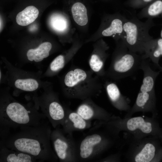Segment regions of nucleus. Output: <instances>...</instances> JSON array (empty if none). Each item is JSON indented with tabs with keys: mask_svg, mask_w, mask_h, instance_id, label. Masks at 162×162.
Instances as JSON below:
<instances>
[{
	"mask_svg": "<svg viewBox=\"0 0 162 162\" xmlns=\"http://www.w3.org/2000/svg\"><path fill=\"white\" fill-rule=\"evenodd\" d=\"M20 130L1 139L0 145L30 155L39 162H56L58 158L50 144L52 130L47 123L20 127Z\"/></svg>",
	"mask_w": 162,
	"mask_h": 162,
	"instance_id": "obj_1",
	"label": "nucleus"
},
{
	"mask_svg": "<svg viewBox=\"0 0 162 162\" xmlns=\"http://www.w3.org/2000/svg\"><path fill=\"white\" fill-rule=\"evenodd\" d=\"M8 86L0 91V129L25 126H37L45 123L46 118L40 112L34 104H23L15 99L9 92Z\"/></svg>",
	"mask_w": 162,
	"mask_h": 162,
	"instance_id": "obj_2",
	"label": "nucleus"
},
{
	"mask_svg": "<svg viewBox=\"0 0 162 162\" xmlns=\"http://www.w3.org/2000/svg\"><path fill=\"white\" fill-rule=\"evenodd\" d=\"M62 89L64 96L83 100L98 96L103 85L100 78L90 70L71 67L61 79Z\"/></svg>",
	"mask_w": 162,
	"mask_h": 162,
	"instance_id": "obj_3",
	"label": "nucleus"
},
{
	"mask_svg": "<svg viewBox=\"0 0 162 162\" xmlns=\"http://www.w3.org/2000/svg\"><path fill=\"white\" fill-rule=\"evenodd\" d=\"M88 132L78 144L79 161L95 160L116 144L119 138V136L98 121Z\"/></svg>",
	"mask_w": 162,
	"mask_h": 162,
	"instance_id": "obj_4",
	"label": "nucleus"
},
{
	"mask_svg": "<svg viewBox=\"0 0 162 162\" xmlns=\"http://www.w3.org/2000/svg\"><path fill=\"white\" fill-rule=\"evenodd\" d=\"M100 122L118 136L121 131H124L136 137L151 136L162 139V128L155 117L140 116L122 118L115 116L110 121Z\"/></svg>",
	"mask_w": 162,
	"mask_h": 162,
	"instance_id": "obj_5",
	"label": "nucleus"
},
{
	"mask_svg": "<svg viewBox=\"0 0 162 162\" xmlns=\"http://www.w3.org/2000/svg\"><path fill=\"white\" fill-rule=\"evenodd\" d=\"M124 138L127 148L125 156L133 162H157L162 161V139L149 136L136 137L126 133Z\"/></svg>",
	"mask_w": 162,
	"mask_h": 162,
	"instance_id": "obj_6",
	"label": "nucleus"
},
{
	"mask_svg": "<svg viewBox=\"0 0 162 162\" xmlns=\"http://www.w3.org/2000/svg\"><path fill=\"white\" fill-rule=\"evenodd\" d=\"M144 58L143 54L130 50L122 40L118 42L110 65L105 77L117 81L130 76L140 69Z\"/></svg>",
	"mask_w": 162,
	"mask_h": 162,
	"instance_id": "obj_7",
	"label": "nucleus"
},
{
	"mask_svg": "<svg viewBox=\"0 0 162 162\" xmlns=\"http://www.w3.org/2000/svg\"><path fill=\"white\" fill-rule=\"evenodd\" d=\"M6 70L5 82L13 89V95L18 96L24 92H35L50 85L51 82L42 80V72L30 71L20 68L6 60H3Z\"/></svg>",
	"mask_w": 162,
	"mask_h": 162,
	"instance_id": "obj_8",
	"label": "nucleus"
},
{
	"mask_svg": "<svg viewBox=\"0 0 162 162\" xmlns=\"http://www.w3.org/2000/svg\"><path fill=\"white\" fill-rule=\"evenodd\" d=\"M154 25L152 19H148L143 22L135 15L126 17L121 39L130 50L143 54L145 45L153 38L149 31Z\"/></svg>",
	"mask_w": 162,
	"mask_h": 162,
	"instance_id": "obj_9",
	"label": "nucleus"
},
{
	"mask_svg": "<svg viewBox=\"0 0 162 162\" xmlns=\"http://www.w3.org/2000/svg\"><path fill=\"white\" fill-rule=\"evenodd\" d=\"M52 84L44 87L40 95L32 96L34 104L47 118L54 128L63 125L65 116L64 106L60 101L58 94L52 88Z\"/></svg>",
	"mask_w": 162,
	"mask_h": 162,
	"instance_id": "obj_10",
	"label": "nucleus"
},
{
	"mask_svg": "<svg viewBox=\"0 0 162 162\" xmlns=\"http://www.w3.org/2000/svg\"><path fill=\"white\" fill-rule=\"evenodd\" d=\"M59 126L52 130L50 135L54 152L60 162H76L78 158V144L73 134L65 133Z\"/></svg>",
	"mask_w": 162,
	"mask_h": 162,
	"instance_id": "obj_11",
	"label": "nucleus"
},
{
	"mask_svg": "<svg viewBox=\"0 0 162 162\" xmlns=\"http://www.w3.org/2000/svg\"><path fill=\"white\" fill-rule=\"evenodd\" d=\"M76 111L85 119L90 121L108 122L116 116L97 105L91 98L82 100Z\"/></svg>",
	"mask_w": 162,
	"mask_h": 162,
	"instance_id": "obj_12",
	"label": "nucleus"
},
{
	"mask_svg": "<svg viewBox=\"0 0 162 162\" xmlns=\"http://www.w3.org/2000/svg\"><path fill=\"white\" fill-rule=\"evenodd\" d=\"M156 103L155 93L139 91L134 104L124 118L132 117L134 114L138 112H150L152 117L156 118L158 112Z\"/></svg>",
	"mask_w": 162,
	"mask_h": 162,
	"instance_id": "obj_13",
	"label": "nucleus"
},
{
	"mask_svg": "<svg viewBox=\"0 0 162 162\" xmlns=\"http://www.w3.org/2000/svg\"><path fill=\"white\" fill-rule=\"evenodd\" d=\"M103 86L111 104L115 108L127 112L130 110L131 108L130 99L121 93L116 83L112 81H106Z\"/></svg>",
	"mask_w": 162,
	"mask_h": 162,
	"instance_id": "obj_14",
	"label": "nucleus"
},
{
	"mask_svg": "<svg viewBox=\"0 0 162 162\" xmlns=\"http://www.w3.org/2000/svg\"><path fill=\"white\" fill-rule=\"evenodd\" d=\"M64 106L65 116L62 129L65 133L73 134L74 131L83 130L90 128L91 121L85 119L76 111Z\"/></svg>",
	"mask_w": 162,
	"mask_h": 162,
	"instance_id": "obj_15",
	"label": "nucleus"
},
{
	"mask_svg": "<svg viewBox=\"0 0 162 162\" xmlns=\"http://www.w3.org/2000/svg\"><path fill=\"white\" fill-rule=\"evenodd\" d=\"M149 58L143 59L140 69L143 73L142 84L139 91L155 93L154 86L156 79L160 71H155L151 68Z\"/></svg>",
	"mask_w": 162,
	"mask_h": 162,
	"instance_id": "obj_16",
	"label": "nucleus"
},
{
	"mask_svg": "<svg viewBox=\"0 0 162 162\" xmlns=\"http://www.w3.org/2000/svg\"><path fill=\"white\" fill-rule=\"evenodd\" d=\"M108 47L104 44L99 48V52L93 53L91 56L88 61L90 70L99 77H105L106 70L104 66L107 55L106 51Z\"/></svg>",
	"mask_w": 162,
	"mask_h": 162,
	"instance_id": "obj_17",
	"label": "nucleus"
},
{
	"mask_svg": "<svg viewBox=\"0 0 162 162\" xmlns=\"http://www.w3.org/2000/svg\"><path fill=\"white\" fill-rule=\"evenodd\" d=\"M0 162H34L38 161L32 155L22 152L0 145Z\"/></svg>",
	"mask_w": 162,
	"mask_h": 162,
	"instance_id": "obj_18",
	"label": "nucleus"
},
{
	"mask_svg": "<svg viewBox=\"0 0 162 162\" xmlns=\"http://www.w3.org/2000/svg\"><path fill=\"white\" fill-rule=\"evenodd\" d=\"M126 17L120 14L111 17L108 26L102 32L105 37L112 36L117 40L121 39L123 33V26Z\"/></svg>",
	"mask_w": 162,
	"mask_h": 162,
	"instance_id": "obj_19",
	"label": "nucleus"
},
{
	"mask_svg": "<svg viewBox=\"0 0 162 162\" xmlns=\"http://www.w3.org/2000/svg\"><path fill=\"white\" fill-rule=\"evenodd\" d=\"M143 54L144 58H149L157 67L162 56V38L152 39L145 45Z\"/></svg>",
	"mask_w": 162,
	"mask_h": 162,
	"instance_id": "obj_20",
	"label": "nucleus"
},
{
	"mask_svg": "<svg viewBox=\"0 0 162 162\" xmlns=\"http://www.w3.org/2000/svg\"><path fill=\"white\" fill-rule=\"evenodd\" d=\"M139 19L162 17V0H156L144 7L136 16Z\"/></svg>",
	"mask_w": 162,
	"mask_h": 162,
	"instance_id": "obj_21",
	"label": "nucleus"
},
{
	"mask_svg": "<svg viewBox=\"0 0 162 162\" xmlns=\"http://www.w3.org/2000/svg\"><path fill=\"white\" fill-rule=\"evenodd\" d=\"M39 14L38 9L35 7L28 6L17 14L16 18V22L21 26H27L37 18Z\"/></svg>",
	"mask_w": 162,
	"mask_h": 162,
	"instance_id": "obj_22",
	"label": "nucleus"
},
{
	"mask_svg": "<svg viewBox=\"0 0 162 162\" xmlns=\"http://www.w3.org/2000/svg\"><path fill=\"white\" fill-rule=\"evenodd\" d=\"M71 12L73 19L77 24L83 26L87 24V10L83 4L80 2L74 3L72 7Z\"/></svg>",
	"mask_w": 162,
	"mask_h": 162,
	"instance_id": "obj_23",
	"label": "nucleus"
},
{
	"mask_svg": "<svg viewBox=\"0 0 162 162\" xmlns=\"http://www.w3.org/2000/svg\"><path fill=\"white\" fill-rule=\"evenodd\" d=\"M51 24L52 28L58 32L65 30L68 26V23L65 18L63 16L58 15H54L51 17Z\"/></svg>",
	"mask_w": 162,
	"mask_h": 162,
	"instance_id": "obj_24",
	"label": "nucleus"
},
{
	"mask_svg": "<svg viewBox=\"0 0 162 162\" xmlns=\"http://www.w3.org/2000/svg\"><path fill=\"white\" fill-rule=\"evenodd\" d=\"M154 0H129L127 3L128 5L134 8L145 7Z\"/></svg>",
	"mask_w": 162,
	"mask_h": 162,
	"instance_id": "obj_25",
	"label": "nucleus"
},
{
	"mask_svg": "<svg viewBox=\"0 0 162 162\" xmlns=\"http://www.w3.org/2000/svg\"><path fill=\"white\" fill-rule=\"evenodd\" d=\"M122 154L121 151L117 153L110 155L105 158L98 160L100 162H119Z\"/></svg>",
	"mask_w": 162,
	"mask_h": 162,
	"instance_id": "obj_26",
	"label": "nucleus"
},
{
	"mask_svg": "<svg viewBox=\"0 0 162 162\" xmlns=\"http://www.w3.org/2000/svg\"><path fill=\"white\" fill-rule=\"evenodd\" d=\"M159 70L160 72H162V67L160 66V65L158 67Z\"/></svg>",
	"mask_w": 162,
	"mask_h": 162,
	"instance_id": "obj_27",
	"label": "nucleus"
},
{
	"mask_svg": "<svg viewBox=\"0 0 162 162\" xmlns=\"http://www.w3.org/2000/svg\"><path fill=\"white\" fill-rule=\"evenodd\" d=\"M160 36L161 37V38H162V28L160 32Z\"/></svg>",
	"mask_w": 162,
	"mask_h": 162,
	"instance_id": "obj_28",
	"label": "nucleus"
}]
</instances>
